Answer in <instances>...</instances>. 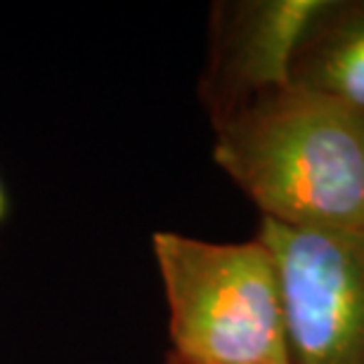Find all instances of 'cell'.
Listing matches in <instances>:
<instances>
[{"instance_id":"6da1fadb","label":"cell","mask_w":364,"mask_h":364,"mask_svg":"<svg viewBox=\"0 0 364 364\" xmlns=\"http://www.w3.org/2000/svg\"><path fill=\"white\" fill-rule=\"evenodd\" d=\"M213 159L265 220L364 230V112L284 85L213 126Z\"/></svg>"},{"instance_id":"7a4b0ae2","label":"cell","mask_w":364,"mask_h":364,"mask_svg":"<svg viewBox=\"0 0 364 364\" xmlns=\"http://www.w3.org/2000/svg\"><path fill=\"white\" fill-rule=\"evenodd\" d=\"M173 358L194 364H294L270 249L154 232Z\"/></svg>"},{"instance_id":"3957f363","label":"cell","mask_w":364,"mask_h":364,"mask_svg":"<svg viewBox=\"0 0 364 364\" xmlns=\"http://www.w3.org/2000/svg\"><path fill=\"white\" fill-rule=\"evenodd\" d=\"M282 284L294 364H364V230H298L260 218Z\"/></svg>"},{"instance_id":"277c9868","label":"cell","mask_w":364,"mask_h":364,"mask_svg":"<svg viewBox=\"0 0 364 364\" xmlns=\"http://www.w3.org/2000/svg\"><path fill=\"white\" fill-rule=\"evenodd\" d=\"M326 0H232L210 10L199 95L210 126L291 83L296 50Z\"/></svg>"},{"instance_id":"5b68a950","label":"cell","mask_w":364,"mask_h":364,"mask_svg":"<svg viewBox=\"0 0 364 364\" xmlns=\"http://www.w3.org/2000/svg\"><path fill=\"white\" fill-rule=\"evenodd\" d=\"M291 83L364 112V0H326L296 50Z\"/></svg>"},{"instance_id":"8992f818","label":"cell","mask_w":364,"mask_h":364,"mask_svg":"<svg viewBox=\"0 0 364 364\" xmlns=\"http://www.w3.org/2000/svg\"><path fill=\"white\" fill-rule=\"evenodd\" d=\"M5 213H7V194H5L3 182H0V223H3Z\"/></svg>"},{"instance_id":"52a82bcc","label":"cell","mask_w":364,"mask_h":364,"mask_svg":"<svg viewBox=\"0 0 364 364\" xmlns=\"http://www.w3.org/2000/svg\"><path fill=\"white\" fill-rule=\"evenodd\" d=\"M166 364H194V362H182V360H176V358H173V355H171V358L166 360Z\"/></svg>"}]
</instances>
